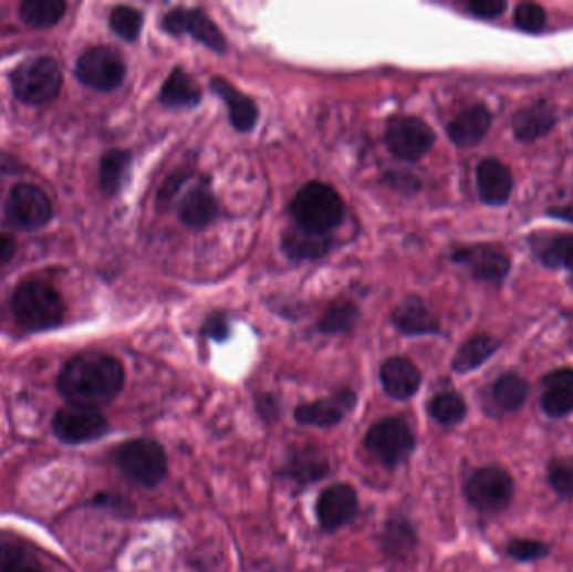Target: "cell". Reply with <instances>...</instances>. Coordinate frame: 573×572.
<instances>
[{"label": "cell", "mask_w": 573, "mask_h": 572, "mask_svg": "<svg viewBox=\"0 0 573 572\" xmlns=\"http://www.w3.org/2000/svg\"><path fill=\"white\" fill-rule=\"evenodd\" d=\"M6 217L19 230L44 229L52 219L51 198L38 185L18 184L6 201Z\"/></svg>", "instance_id": "ba28073f"}, {"label": "cell", "mask_w": 573, "mask_h": 572, "mask_svg": "<svg viewBox=\"0 0 573 572\" xmlns=\"http://www.w3.org/2000/svg\"><path fill=\"white\" fill-rule=\"evenodd\" d=\"M123 58L106 45H94L81 54L76 64V77L84 86L96 91H113L125 80Z\"/></svg>", "instance_id": "9c48e42d"}, {"label": "cell", "mask_w": 573, "mask_h": 572, "mask_svg": "<svg viewBox=\"0 0 573 572\" xmlns=\"http://www.w3.org/2000/svg\"><path fill=\"white\" fill-rule=\"evenodd\" d=\"M435 142V132L423 119L415 116H397L387 125V148L400 160H421Z\"/></svg>", "instance_id": "8fae6325"}, {"label": "cell", "mask_w": 573, "mask_h": 572, "mask_svg": "<svg viewBox=\"0 0 573 572\" xmlns=\"http://www.w3.org/2000/svg\"><path fill=\"white\" fill-rule=\"evenodd\" d=\"M514 25L523 32H542L546 25V12L542 6L533 4V2H525L514 9Z\"/></svg>", "instance_id": "f35d334b"}, {"label": "cell", "mask_w": 573, "mask_h": 572, "mask_svg": "<svg viewBox=\"0 0 573 572\" xmlns=\"http://www.w3.org/2000/svg\"><path fill=\"white\" fill-rule=\"evenodd\" d=\"M452 260L468 268L478 281L490 284H500L511 268L510 257L493 246L463 247L455 250Z\"/></svg>", "instance_id": "5bb4252c"}, {"label": "cell", "mask_w": 573, "mask_h": 572, "mask_svg": "<svg viewBox=\"0 0 573 572\" xmlns=\"http://www.w3.org/2000/svg\"><path fill=\"white\" fill-rule=\"evenodd\" d=\"M356 393L351 389H342L329 398L299 405L294 412L295 420L308 427H334L356 408Z\"/></svg>", "instance_id": "9a60e30c"}, {"label": "cell", "mask_w": 573, "mask_h": 572, "mask_svg": "<svg viewBox=\"0 0 573 572\" xmlns=\"http://www.w3.org/2000/svg\"><path fill=\"white\" fill-rule=\"evenodd\" d=\"M529 383L517 373L501 375L497 382L491 383L481 396L483 409L491 418H501L510 415L525 405L529 398Z\"/></svg>", "instance_id": "2e32d148"}, {"label": "cell", "mask_w": 573, "mask_h": 572, "mask_svg": "<svg viewBox=\"0 0 573 572\" xmlns=\"http://www.w3.org/2000/svg\"><path fill=\"white\" fill-rule=\"evenodd\" d=\"M364 445L381 464L394 468L405 464L411 457L416 447V437L406 420L390 416L369 428L364 438Z\"/></svg>", "instance_id": "8992f818"}, {"label": "cell", "mask_w": 573, "mask_h": 572, "mask_svg": "<svg viewBox=\"0 0 573 572\" xmlns=\"http://www.w3.org/2000/svg\"><path fill=\"white\" fill-rule=\"evenodd\" d=\"M123 386V364L100 351H84L71 357L58 379V388L70 405L97 409L118 398Z\"/></svg>", "instance_id": "6da1fadb"}, {"label": "cell", "mask_w": 573, "mask_h": 572, "mask_svg": "<svg viewBox=\"0 0 573 572\" xmlns=\"http://www.w3.org/2000/svg\"><path fill=\"white\" fill-rule=\"evenodd\" d=\"M15 250H18L15 237L12 236L11 230L0 226V268H4L14 259Z\"/></svg>", "instance_id": "b9f144b4"}, {"label": "cell", "mask_w": 573, "mask_h": 572, "mask_svg": "<svg viewBox=\"0 0 573 572\" xmlns=\"http://www.w3.org/2000/svg\"><path fill=\"white\" fill-rule=\"evenodd\" d=\"M66 9V2L63 0H28L21 4L19 15L22 22L31 28L48 29L64 18Z\"/></svg>", "instance_id": "f1b7e54d"}, {"label": "cell", "mask_w": 573, "mask_h": 572, "mask_svg": "<svg viewBox=\"0 0 573 572\" xmlns=\"http://www.w3.org/2000/svg\"><path fill=\"white\" fill-rule=\"evenodd\" d=\"M478 194L487 205H504L513 191L510 168L494 158H485L477 168Z\"/></svg>", "instance_id": "ac0fdd59"}, {"label": "cell", "mask_w": 573, "mask_h": 572, "mask_svg": "<svg viewBox=\"0 0 573 572\" xmlns=\"http://www.w3.org/2000/svg\"><path fill=\"white\" fill-rule=\"evenodd\" d=\"M66 305L63 298L48 282H22L12 294V314L19 326L31 333L60 326Z\"/></svg>", "instance_id": "7a4b0ae2"}, {"label": "cell", "mask_w": 573, "mask_h": 572, "mask_svg": "<svg viewBox=\"0 0 573 572\" xmlns=\"http://www.w3.org/2000/svg\"><path fill=\"white\" fill-rule=\"evenodd\" d=\"M556 119L559 118L552 104L540 100L519 110L511 126L520 142L530 143L549 135L555 128Z\"/></svg>", "instance_id": "ffe728a7"}, {"label": "cell", "mask_w": 573, "mask_h": 572, "mask_svg": "<svg viewBox=\"0 0 573 572\" xmlns=\"http://www.w3.org/2000/svg\"><path fill=\"white\" fill-rule=\"evenodd\" d=\"M129 165H132V153L126 149H110L104 153L100 167V185L104 194L114 195L122 188Z\"/></svg>", "instance_id": "f546056e"}, {"label": "cell", "mask_w": 573, "mask_h": 572, "mask_svg": "<svg viewBox=\"0 0 573 572\" xmlns=\"http://www.w3.org/2000/svg\"><path fill=\"white\" fill-rule=\"evenodd\" d=\"M315 510L324 531L334 532L351 524L360 512L356 489L347 483H334L327 487L319 497Z\"/></svg>", "instance_id": "4fadbf2b"}, {"label": "cell", "mask_w": 573, "mask_h": 572, "mask_svg": "<svg viewBox=\"0 0 573 572\" xmlns=\"http://www.w3.org/2000/svg\"><path fill=\"white\" fill-rule=\"evenodd\" d=\"M507 554L519 562L540 561L550 554V545L536 539H511L507 545Z\"/></svg>", "instance_id": "74e56055"}, {"label": "cell", "mask_w": 573, "mask_h": 572, "mask_svg": "<svg viewBox=\"0 0 573 572\" xmlns=\"http://www.w3.org/2000/svg\"><path fill=\"white\" fill-rule=\"evenodd\" d=\"M52 430L63 444L83 445L100 440L110 430V425L97 408L67 405L55 413Z\"/></svg>", "instance_id": "30bf717a"}, {"label": "cell", "mask_w": 573, "mask_h": 572, "mask_svg": "<svg viewBox=\"0 0 573 572\" xmlns=\"http://www.w3.org/2000/svg\"><path fill=\"white\" fill-rule=\"evenodd\" d=\"M381 383L384 392L396 399H408L421 386V373L413 361L406 357H389L381 368Z\"/></svg>", "instance_id": "d6986e66"}, {"label": "cell", "mask_w": 573, "mask_h": 572, "mask_svg": "<svg viewBox=\"0 0 573 572\" xmlns=\"http://www.w3.org/2000/svg\"><path fill=\"white\" fill-rule=\"evenodd\" d=\"M211 90L227 104L228 112H230V122L239 132H250L257 125L259 110H257V104L249 96L240 93L236 86H232L223 77H213L211 80Z\"/></svg>", "instance_id": "cb8c5ba5"}, {"label": "cell", "mask_w": 573, "mask_h": 572, "mask_svg": "<svg viewBox=\"0 0 573 572\" xmlns=\"http://www.w3.org/2000/svg\"><path fill=\"white\" fill-rule=\"evenodd\" d=\"M329 458L321 448L301 447L292 451L283 465V474L299 486L319 482L329 474Z\"/></svg>", "instance_id": "44dd1931"}, {"label": "cell", "mask_w": 573, "mask_h": 572, "mask_svg": "<svg viewBox=\"0 0 573 572\" xmlns=\"http://www.w3.org/2000/svg\"><path fill=\"white\" fill-rule=\"evenodd\" d=\"M204 334L215 341L227 340L228 334H230V324H228L227 318L220 312L208 318L204 324Z\"/></svg>", "instance_id": "60d3db41"}, {"label": "cell", "mask_w": 573, "mask_h": 572, "mask_svg": "<svg viewBox=\"0 0 573 572\" xmlns=\"http://www.w3.org/2000/svg\"><path fill=\"white\" fill-rule=\"evenodd\" d=\"M416 545L415 529L405 517H393L384 531V548L390 555H406Z\"/></svg>", "instance_id": "836d02e7"}, {"label": "cell", "mask_w": 573, "mask_h": 572, "mask_svg": "<svg viewBox=\"0 0 573 572\" xmlns=\"http://www.w3.org/2000/svg\"><path fill=\"white\" fill-rule=\"evenodd\" d=\"M514 496V482L510 474L500 467H481L465 482V497L475 509L497 513L510 506Z\"/></svg>", "instance_id": "52a82bcc"}, {"label": "cell", "mask_w": 573, "mask_h": 572, "mask_svg": "<svg viewBox=\"0 0 573 572\" xmlns=\"http://www.w3.org/2000/svg\"><path fill=\"white\" fill-rule=\"evenodd\" d=\"M546 480L563 499H573V458H553L546 465Z\"/></svg>", "instance_id": "8d00e7d4"}, {"label": "cell", "mask_w": 573, "mask_h": 572, "mask_svg": "<svg viewBox=\"0 0 573 572\" xmlns=\"http://www.w3.org/2000/svg\"><path fill=\"white\" fill-rule=\"evenodd\" d=\"M467 9L473 18L491 21V19L500 18L507 11V2L503 0H473V2H468Z\"/></svg>", "instance_id": "ab89813d"}, {"label": "cell", "mask_w": 573, "mask_h": 572, "mask_svg": "<svg viewBox=\"0 0 573 572\" xmlns=\"http://www.w3.org/2000/svg\"><path fill=\"white\" fill-rule=\"evenodd\" d=\"M163 29L171 35H194L198 42L211 51L225 52L227 41L220 29L200 9H175L163 19Z\"/></svg>", "instance_id": "7c38bea8"}, {"label": "cell", "mask_w": 573, "mask_h": 572, "mask_svg": "<svg viewBox=\"0 0 573 572\" xmlns=\"http://www.w3.org/2000/svg\"><path fill=\"white\" fill-rule=\"evenodd\" d=\"M180 217L188 227L204 229L218 217V205L207 187H197L185 195L180 204Z\"/></svg>", "instance_id": "4316f807"}, {"label": "cell", "mask_w": 573, "mask_h": 572, "mask_svg": "<svg viewBox=\"0 0 573 572\" xmlns=\"http://www.w3.org/2000/svg\"><path fill=\"white\" fill-rule=\"evenodd\" d=\"M429 415L445 427L461 424L468 413L467 402L456 392L438 393L428 405Z\"/></svg>", "instance_id": "1f68e13d"}, {"label": "cell", "mask_w": 573, "mask_h": 572, "mask_svg": "<svg viewBox=\"0 0 573 572\" xmlns=\"http://www.w3.org/2000/svg\"><path fill=\"white\" fill-rule=\"evenodd\" d=\"M360 311L347 301H337L325 309L324 316L319 321V330L325 334L350 333L356 326Z\"/></svg>", "instance_id": "d6a6232c"}, {"label": "cell", "mask_w": 573, "mask_h": 572, "mask_svg": "<svg viewBox=\"0 0 573 572\" xmlns=\"http://www.w3.org/2000/svg\"><path fill=\"white\" fill-rule=\"evenodd\" d=\"M110 25L119 38L133 42L142 34L143 14L129 6H118L111 11Z\"/></svg>", "instance_id": "e575fe53"}, {"label": "cell", "mask_w": 573, "mask_h": 572, "mask_svg": "<svg viewBox=\"0 0 573 572\" xmlns=\"http://www.w3.org/2000/svg\"><path fill=\"white\" fill-rule=\"evenodd\" d=\"M490 126L491 113L483 104H475L449 123L448 136L456 146L471 148L485 138Z\"/></svg>", "instance_id": "7402d4cb"}, {"label": "cell", "mask_w": 573, "mask_h": 572, "mask_svg": "<svg viewBox=\"0 0 573 572\" xmlns=\"http://www.w3.org/2000/svg\"><path fill=\"white\" fill-rule=\"evenodd\" d=\"M11 81L15 96L31 106L51 103L63 87L60 64L49 56L32 58L19 64Z\"/></svg>", "instance_id": "5b68a950"}, {"label": "cell", "mask_w": 573, "mask_h": 572, "mask_svg": "<svg viewBox=\"0 0 573 572\" xmlns=\"http://www.w3.org/2000/svg\"><path fill=\"white\" fill-rule=\"evenodd\" d=\"M540 405L555 420L573 413V370L560 368L543 376Z\"/></svg>", "instance_id": "e0dca14e"}, {"label": "cell", "mask_w": 573, "mask_h": 572, "mask_svg": "<svg viewBox=\"0 0 573 572\" xmlns=\"http://www.w3.org/2000/svg\"><path fill=\"white\" fill-rule=\"evenodd\" d=\"M500 350V341L494 337L480 334L470 337L461 344L460 350L456 351L452 357V370L456 373H470L480 368L481 364L487 363L497 351Z\"/></svg>", "instance_id": "83f0119b"}, {"label": "cell", "mask_w": 573, "mask_h": 572, "mask_svg": "<svg viewBox=\"0 0 573 572\" xmlns=\"http://www.w3.org/2000/svg\"><path fill=\"white\" fill-rule=\"evenodd\" d=\"M114 464L123 476L143 487H155L168 474L165 448L152 438L126 441L114 454Z\"/></svg>", "instance_id": "277c9868"}, {"label": "cell", "mask_w": 573, "mask_h": 572, "mask_svg": "<svg viewBox=\"0 0 573 572\" xmlns=\"http://www.w3.org/2000/svg\"><path fill=\"white\" fill-rule=\"evenodd\" d=\"M159 97L168 108H194L200 103L201 90L190 74L177 67L163 84Z\"/></svg>", "instance_id": "484cf974"}, {"label": "cell", "mask_w": 573, "mask_h": 572, "mask_svg": "<svg viewBox=\"0 0 573 572\" xmlns=\"http://www.w3.org/2000/svg\"><path fill=\"white\" fill-rule=\"evenodd\" d=\"M291 214L301 229L329 233L344 220L346 207L341 195L322 181L304 185L291 204Z\"/></svg>", "instance_id": "3957f363"}, {"label": "cell", "mask_w": 573, "mask_h": 572, "mask_svg": "<svg viewBox=\"0 0 573 572\" xmlns=\"http://www.w3.org/2000/svg\"><path fill=\"white\" fill-rule=\"evenodd\" d=\"M332 239L329 233H314L295 227L283 237L282 249L295 260L321 259L331 250Z\"/></svg>", "instance_id": "d4e9b609"}, {"label": "cell", "mask_w": 573, "mask_h": 572, "mask_svg": "<svg viewBox=\"0 0 573 572\" xmlns=\"http://www.w3.org/2000/svg\"><path fill=\"white\" fill-rule=\"evenodd\" d=\"M393 323L400 333L408 336L439 333L438 321L425 302L416 295H409L393 312Z\"/></svg>", "instance_id": "603a6c76"}, {"label": "cell", "mask_w": 573, "mask_h": 572, "mask_svg": "<svg viewBox=\"0 0 573 572\" xmlns=\"http://www.w3.org/2000/svg\"><path fill=\"white\" fill-rule=\"evenodd\" d=\"M0 572H44L41 562L19 545H0Z\"/></svg>", "instance_id": "d590c367"}, {"label": "cell", "mask_w": 573, "mask_h": 572, "mask_svg": "<svg viewBox=\"0 0 573 572\" xmlns=\"http://www.w3.org/2000/svg\"><path fill=\"white\" fill-rule=\"evenodd\" d=\"M536 253L543 264L553 269H566L573 278V233L549 237L536 243Z\"/></svg>", "instance_id": "4dcf8cb0"}]
</instances>
